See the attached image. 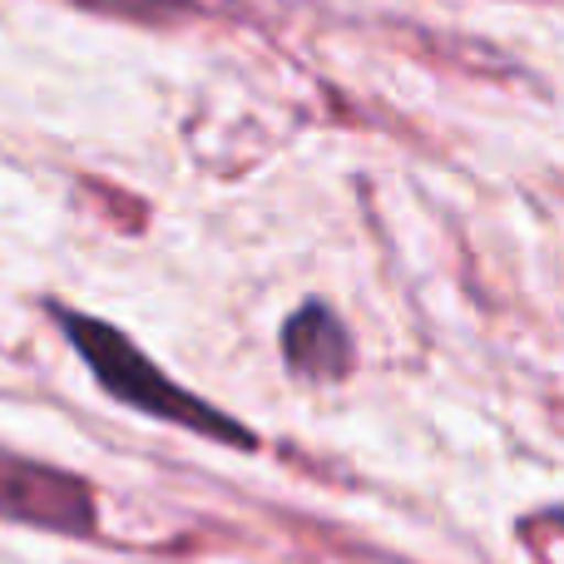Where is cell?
<instances>
[{
  "label": "cell",
  "instance_id": "1",
  "mask_svg": "<svg viewBox=\"0 0 564 564\" xmlns=\"http://www.w3.org/2000/svg\"><path fill=\"white\" fill-rule=\"evenodd\" d=\"M55 322L65 327V341L89 361L95 371L99 391L124 406H134L139 416H154V421H169L178 431H194V436H208V441H224V446H238V451H253L258 436L248 426H238L228 411H218L214 401L194 397L188 387L164 377L159 361H149L115 322H99V317H85V312H65L55 307Z\"/></svg>",
  "mask_w": 564,
  "mask_h": 564
},
{
  "label": "cell",
  "instance_id": "3",
  "mask_svg": "<svg viewBox=\"0 0 564 564\" xmlns=\"http://www.w3.org/2000/svg\"><path fill=\"white\" fill-rule=\"evenodd\" d=\"M282 361L292 377L312 381V387H332V381L351 377V337L341 327V317L327 302H302L288 322H282Z\"/></svg>",
  "mask_w": 564,
  "mask_h": 564
},
{
  "label": "cell",
  "instance_id": "2",
  "mask_svg": "<svg viewBox=\"0 0 564 564\" xmlns=\"http://www.w3.org/2000/svg\"><path fill=\"white\" fill-rule=\"evenodd\" d=\"M0 520L50 530V535H95L99 506L85 476L25 460L0 446Z\"/></svg>",
  "mask_w": 564,
  "mask_h": 564
},
{
  "label": "cell",
  "instance_id": "4",
  "mask_svg": "<svg viewBox=\"0 0 564 564\" xmlns=\"http://www.w3.org/2000/svg\"><path fill=\"white\" fill-rule=\"evenodd\" d=\"M85 10H105L119 20H178L194 15V0H75Z\"/></svg>",
  "mask_w": 564,
  "mask_h": 564
}]
</instances>
